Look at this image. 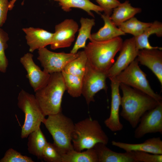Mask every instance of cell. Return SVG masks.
I'll return each instance as SVG.
<instances>
[{
  "label": "cell",
  "instance_id": "cell-1",
  "mask_svg": "<svg viewBox=\"0 0 162 162\" xmlns=\"http://www.w3.org/2000/svg\"><path fill=\"white\" fill-rule=\"evenodd\" d=\"M122 93L120 116L133 128L138 125L142 116L155 107L158 102L148 94L123 83L120 84Z\"/></svg>",
  "mask_w": 162,
  "mask_h": 162
},
{
  "label": "cell",
  "instance_id": "cell-2",
  "mask_svg": "<svg viewBox=\"0 0 162 162\" xmlns=\"http://www.w3.org/2000/svg\"><path fill=\"white\" fill-rule=\"evenodd\" d=\"M66 90L61 72L50 74L47 83L35 92V98L45 116L62 112V99Z\"/></svg>",
  "mask_w": 162,
  "mask_h": 162
},
{
  "label": "cell",
  "instance_id": "cell-3",
  "mask_svg": "<svg viewBox=\"0 0 162 162\" xmlns=\"http://www.w3.org/2000/svg\"><path fill=\"white\" fill-rule=\"evenodd\" d=\"M123 41L120 37L103 41H91L84 48L88 61L95 69L106 73L115 62Z\"/></svg>",
  "mask_w": 162,
  "mask_h": 162
},
{
  "label": "cell",
  "instance_id": "cell-4",
  "mask_svg": "<svg viewBox=\"0 0 162 162\" xmlns=\"http://www.w3.org/2000/svg\"><path fill=\"white\" fill-rule=\"evenodd\" d=\"M109 138L96 120L88 118L75 124L72 142L74 149L78 152L93 148L97 143L107 145Z\"/></svg>",
  "mask_w": 162,
  "mask_h": 162
},
{
  "label": "cell",
  "instance_id": "cell-5",
  "mask_svg": "<svg viewBox=\"0 0 162 162\" xmlns=\"http://www.w3.org/2000/svg\"><path fill=\"white\" fill-rule=\"evenodd\" d=\"M42 123L52 137L53 143L62 155L74 149L72 140L75 124L62 112L47 116Z\"/></svg>",
  "mask_w": 162,
  "mask_h": 162
},
{
  "label": "cell",
  "instance_id": "cell-6",
  "mask_svg": "<svg viewBox=\"0 0 162 162\" xmlns=\"http://www.w3.org/2000/svg\"><path fill=\"white\" fill-rule=\"evenodd\" d=\"M17 99L18 106L25 114L20 135L21 138L24 139L28 137L30 133L40 127L45 116L34 95L22 89L18 94Z\"/></svg>",
  "mask_w": 162,
  "mask_h": 162
},
{
  "label": "cell",
  "instance_id": "cell-7",
  "mask_svg": "<svg viewBox=\"0 0 162 162\" xmlns=\"http://www.w3.org/2000/svg\"><path fill=\"white\" fill-rule=\"evenodd\" d=\"M136 58L125 69L111 80L115 81L140 91L151 97L158 102L162 98L152 89L146 74L141 69Z\"/></svg>",
  "mask_w": 162,
  "mask_h": 162
},
{
  "label": "cell",
  "instance_id": "cell-8",
  "mask_svg": "<svg viewBox=\"0 0 162 162\" xmlns=\"http://www.w3.org/2000/svg\"><path fill=\"white\" fill-rule=\"evenodd\" d=\"M38 53L37 59L43 70L50 74L61 72L70 62L79 56L80 51L76 53L55 52L44 47L39 49Z\"/></svg>",
  "mask_w": 162,
  "mask_h": 162
},
{
  "label": "cell",
  "instance_id": "cell-9",
  "mask_svg": "<svg viewBox=\"0 0 162 162\" xmlns=\"http://www.w3.org/2000/svg\"><path fill=\"white\" fill-rule=\"evenodd\" d=\"M106 73L94 68L87 61L86 70L83 77L82 94L89 105L94 101L95 94L102 90H107Z\"/></svg>",
  "mask_w": 162,
  "mask_h": 162
},
{
  "label": "cell",
  "instance_id": "cell-10",
  "mask_svg": "<svg viewBox=\"0 0 162 162\" xmlns=\"http://www.w3.org/2000/svg\"><path fill=\"white\" fill-rule=\"evenodd\" d=\"M139 51L134 37L123 41L119 56L106 73L107 78L112 80L127 68L137 57Z\"/></svg>",
  "mask_w": 162,
  "mask_h": 162
},
{
  "label": "cell",
  "instance_id": "cell-11",
  "mask_svg": "<svg viewBox=\"0 0 162 162\" xmlns=\"http://www.w3.org/2000/svg\"><path fill=\"white\" fill-rule=\"evenodd\" d=\"M136 128L134 137H142L148 133H162V102L154 108L146 112Z\"/></svg>",
  "mask_w": 162,
  "mask_h": 162
},
{
  "label": "cell",
  "instance_id": "cell-12",
  "mask_svg": "<svg viewBox=\"0 0 162 162\" xmlns=\"http://www.w3.org/2000/svg\"><path fill=\"white\" fill-rule=\"evenodd\" d=\"M51 49H57L70 47L75 40V34L78 31L77 22L72 19H66L56 25Z\"/></svg>",
  "mask_w": 162,
  "mask_h": 162
},
{
  "label": "cell",
  "instance_id": "cell-13",
  "mask_svg": "<svg viewBox=\"0 0 162 162\" xmlns=\"http://www.w3.org/2000/svg\"><path fill=\"white\" fill-rule=\"evenodd\" d=\"M33 55L30 52L25 54L20 61L27 72L26 77L34 92L44 86L48 82L50 74L42 70L34 62Z\"/></svg>",
  "mask_w": 162,
  "mask_h": 162
},
{
  "label": "cell",
  "instance_id": "cell-14",
  "mask_svg": "<svg viewBox=\"0 0 162 162\" xmlns=\"http://www.w3.org/2000/svg\"><path fill=\"white\" fill-rule=\"evenodd\" d=\"M111 101L110 114L104 122L106 126L111 131L116 132L122 130L123 128L119 118V111L121 98L120 92V83L111 80Z\"/></svg>",
  "mask_w": 162,
  "mask_h": 162
},
{
  "label": "cell",
  "instance_id": "cell-15",
  "mask_svg": "<svg viewBox=\"0 0 162 162\" xmlns=\"http://www.w3.org/2000/svg\"><path fill=\"white\" fill-rule=\"evenodd\" d=\"M136 58L142 65L148 67L162 86V51L158 49L140 50Z\"/></svg>",
  "mask_w": 162,
  "mask_h": 162
},
{
  "label": "cell",
  "instance_id": "cell-16",
  "mask_svg": "<svg viewBox=\"0 0 162 162\" xmlns=\"http://www.w3.org/2000/svg\"><path fill=\"white\" fill-rule=\"evenodd\" d=\"M22 30L26 34L27 44L30 52L45 47L52 43L53 33L42 28L33 27L23 28Z\"/></svg>",
  "mask_w": 162,
  "mask_h": 162
},
{
  "label": "cell",
  "instance_id": "cell-17",
  "mask_svg": "<svg viewBox=\"0 0 162 162\" xmlns=\"http://www.w3.org/2000/svg\"><path fill=\"white\" fill-rule=\"evenodd\" d=\"M111 143L113 146L126 152L140 151L162 154V141L158 137L148 139L143 142L138 144L128 143L113 140Z\"/></svg>",
  "mask_w": 162,
  "mask_h": 162
},
{
  "label": "cell",
  "instance_id": "cell-18",
  "mask_svg": "<svg viewBox=\"0 0 162 162\" xmlns=\"http://www.w3.org/2000/svg\"><path fill=\"white\" fill-rule=\"evenodd\" d=\"M101 16L104 22V26L97 32L91 34L89 39L90 41H106L125 35L113 22L110 16L104 14Z\"/></svg>",
  "mask_w": 162,
  "mask_h": 162
},
{
  "label": "cell",
  "instance_id": "cell-19",
  "mask_svg": "<svg viewBox=\"0 0 162 162\" xmlns=\"http://www.w3.org/2000/svg\"><path fill=\"white\" fill-rule=\"evenodd\" d=\"M106 145L98 143L93 147L98 162H135L131 152H117L108 148Z\"/></svg>",
  "mask_w": 162,
  "mask_h": 162
},
{
  "label": "cell",
  "instance_id": "cell-20",
  "mask_svg": "<svg viewBox=\"0 0 162 162\" xmlns=\"http://www.w3.org/2000/svg\"><path fill=\"white\" fill-rule=\"evenodd\" d=\"M58 2L62 9L64 11L69 12L72 8H80L86 12L90 16L94 17L92 12L93 11L98 14L103 11L99 5L92 2L90 0H54Z\"/></svg>",
  "mask_w": 162,
  "mask_h": 162
},
{
  "label": "cell",
  "instance_id": "cell-21",
  "mask_svg": "<svg viewBox=\"0 0 162 162\" xmlns=\"http://www.w3.org/2000/svg\"><path fill=\"white\" fill-rule=\"evenodd\" d=\"M154 34L159 37L162 36V23L157 20L152 22V25L148 27L140 35L134 37L136 45L138 49L139 50L153 49L162 50V47L153 46L149 43L148 40L149 37L152 34Z\"/></svg>",
  "mask_w": 162,
  "mask_h": 162
},
{
  "label": "cell",
  "instance_id": "cell-22",
  "mask_svg": "<svg viewBox=\"0 0 162 162\" xmlns=\"http://www.w3.org/2000/svg\"><path fill=\"white\" fill-rule=\"evenodd\" d=\"M141 11V8L133 7L129 1L126 0L113 9L110 18L117 26Z\"/></svg>",
  "mask_w": 162,
  "mask_h": 162
},
{
  "label": "cell",
  "instance_id": "cell-23",
  "mask_svg": "<svg viewBox=\"0 0 162 162\" xmlns=\"http://www.w3.org/2000/svg\"><path fill=\"white\" fill-rule=\"evenodd\" d=\"M28 137V152L38 159H42L43 151L48 142L40 127L30 133Z\"/></svg>",
  "mask_w": 162,
  "mask_h": 162
},
{
  "label": "cell",
  "instance_id": "cell-24",
  "mask_svg": "<svg viewBox=\"0 0 162 162\" xmlns=\"http://www.w3.org/2000/svg\"><path fill=\"white\" fill-rule=\"evenodd\" d=\"M80 22L81 26L78 30L77 38L70 52L72 53H76L80 49L86 47V40L90 38L92 29L95 23L94 19L87 18L81 17Z\"/></svg>",
  "mask_w": 162,
  "mask_h": 162
},
{
  "label": "cell",
  "instance_id": "cell-25",
  "mask_svg": "<svg viewBox=\"0 0 162 162\" xmlns=\"http://www.w3.org/2000/svg\"><path fill=\"white\" fill-rule=\"evenodd\" d=\"M62 162H98V160L93 148L83 152L70 150L62 155Z\"/></svg>",
  "mask_w": 162,
  "mask_h": 162
},
{
  "label": "cell",
  "instance_id": "cell-26",
  "mask_svg": "<svg viewBox=\"0 0 162 162\" xmlns=\"http://www.w3.org/2000/svg\"><path fill=\"white\" fill-rule=\"evenodd\" d=\"M152 23L141 22L133 17L117 26L125 34H129L136 37L141 34Z\"/></svg>",
  "mask_w": 162,
  "mask_h": 162
},
{
  "label": "cell",
  "instance_id": "cell-27",
  "mask_svg": "<svg viewBox=\"0 0 162 162\" xmlns=\"http://www.w3.org/2000/svg\"><path fill=\"white\" fill-rule=\"evenodd\" d=\"M66 90L68 94L74 98H77L82 95L83 77L62 72Z\"/></svg>",
  "mask_w": 162,
  "mask_h": 162
},
{
  "label": "cell",
  "instance_id": "cell-28",
  "mask_svg": "<svg viewBox=\"0 0 162 162\" xmlns=\"http://www.w3.org/2000/svg\"><path fill=\"white\" fill-rule=\"evenodd\" d=\"M87 61L84 51H80L79 56L70 62L63 71L68 74L83 77L86 70Z\"/></svg>",
  "mask_w": 162,
  "mask_h": 162
},
{
  "label": "cell",
  "instance_id": "cell-29",
  "mask_svg": "<svg viewBox=\"0 0 162 162\" xmlns=\"http://www.w3.org/2000/svg\"><path fill=\"white\" fill-rule=\"evenodd\" d=\"M9 40L8 34L0 27V71L3 73L6 72L8 65L5 52Z\"/></svg>",
  "mask_w": 162,
  "mask_h": 162
},
{
  "label": "cell",
  "instance_id": "cell-30",
  "mask_svg": "<svg viewBox=\"0 0 162 162\" xmlns=\"http://www.w3.org/2000/svg\"><path fill=\"white\" fill-rule=\"evenodd\" d=\"M62 154L53 143L48 142L43 152L42 159L47 162H62Z\"/></svg>",
  "mask_w": 162,
  "mask_h": 162
},
{
  "label": "cell",
  "instance_id": "cell-31",
  "mask_svg": "<svg viewBox=\"0 0 162 162\" xmlns=\"http://www.w3.org/2000/svg\"><path fill=\"white\" fill-rule=\"evenodd\" d=\"M32 158L23 155L16 150L10 148L5 152L0 162H34Z\"/></svg>",
  "mask_w": 162,
  "mask_h": 162
},
{
  "label": "cell",
  "instance_id": "cell-32",
  "mask_svg": "<svg viewBox=\"0 0 162 162\" xmlns=\"http://www.w3.org/2000/svg\"><path fill=\"white\" fill-rule=\"evenodd\" d=\"M135 162H162V154L140 152L131 151Z\"/></svg>",
  "mask_w": 162,
  "mask_h": 162
},
{
  "label": "cell",
  "instance_id": "cell-33",
  "mask_svg": "<svg viewBox=\"0 0 162 162\" xmlns=\"http://www.w3.org/2000/svg\"><path fill=\"white\" fill-rule=\"evenodd\" d=\"M103 10L104 14L110 16L114 9L121 3L118 0H96Z\"/></svg>",
  "mask_w": 162,
  "mask_h": 162
},
{
  "label": "cell",
  "instance_id": "cell-34",
  "mask_svg": "<svg viewBox=\"0 0 162 162\" xmlns=\"http://www.w3.org/2000/svg\"><path fill=\"white\" fill-rule=\"evenodd\" d=\"M8 0H0V27L5 23L9 9Z\"/></svg>",
  "mask_w": 162,
  "mask_h": 162
},
{
  "label": "cell",
  "instance_id": "cell-35",
  "mask_svg": "<svg viewBox=\"0 0 162 162\" xmlns=\"http://www.w3.org/2000/svg\"><path fill=\"white\" fill-rule=\"evenodd\" d=\"M17 0H11L9 1V10L12 9L14 6V4Z\"/></svg>",
  "mask_w": 162,
  "mask_h": 162
}]
</instances>
